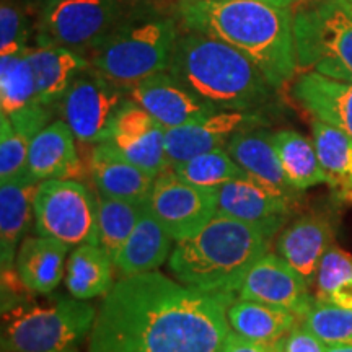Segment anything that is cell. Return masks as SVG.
I'll return each instance as SVG.
<instances>
[{
	"instance_id": "4dcf8cb0",
	"label": "cell",
	"mask_w": 352,
	"mask_h": 352,
	"mask_svg": "<svg viewBox=\"0 0 352 352\" xmlns=\"http://www.w3.org/2000/svg\"><path fill=\"white\" fill-rule=\"evenodd\" d=\"M38 103L36 82L26 51L0 56V113L12 118Z\"/></svg>"
},
{
	"instance_id": "7a4b0ae2",
	"label": "cell",
	"mask_w": 352,
	"mask_h": 352,
	"mask_svg": "<svg viewBox=\"0 0 352 352\" xmlns=\"http://www.w3.org/2000/svg\"><path fill=\"white\" fill-rule=\"evenodd\" d=\"M176 13L189 32L217 38L243 52L276 90L296 76L298 63L289 7L259 0H176Z\"/></svg>"
},
{
	"instance_id": "7bdbcfd3",
	"label": "cell",
	"mask_w": 352,
	"mask_h": 352,
	"mask_svg": "<svg viewBox=\"0 0 352 352\" xmlns=\"http://www.w3.org/2000/svg\"><path fill=\"white\" fill-rule=\"evenodd\" d=\"M72 352H80V349H77V351H72Z\"/></svg>"
},
{
	"instance_id": "74e56055",
	"label": "cell",
	"mask_w": 352,
	"mask_h": 352,
	"mask_svg": "<svg viewBox=\"0 0 352 352\" xmlns=\"http://www.w3.org/2000/svg\"><path fill=\"white\" fill-rule=\"evenodd\" d=\"M220 352H274L272 346L259 344V342L250 341L246 338L240 336L235 331H228L226 341H223Z\"/></svg>"
},
{
	"instance_id": "5bb4252c",
	"label": "cell",
	"mask_w": 352,
	"mask_h": 352,
	"mask_svg": "<svg viewBox=\"0 0 352 352\" xmlns=\"http://www.w3.org/2000/svg\"><path fill=\"white\" fill-rule=\"evenodd\" d=\"M165 131L151 113L129 98L114 118L108 142L127 160L157 178L171 168L165 151Z\"/></svg>"
},
{
	"instance_id": "603a6c76",
	"label": "cell",
	"mask_w": 352,
	"mask_h": 352,
	"mask_svg": "<svg viewBox=\"0 0 352 352\" xmlns=\"http://www.w3.org/2000/svg\"><path fill=\"white\" fill-rule=\"evenodd\" d=\"M69 246L50 236H25L15 259V272L26 290L50 296L65 277Z\"/></svg>"
},
{
	"instance_id": "f546056e",
	"label": "cell",
	"mask_w": 352,
	"mask_h": 352,
	"mask_svg": "<svg viewBox=\"0 0 352 352\" xmlns=\"http://www.w3.org/2000/svg\"><path fill=\"white\" fill-rule=\"evenodd\" d=\"M147 209L144 202H134L98 195V210L94 239L90 243L98 245L114 258L121 245L127 240L135 223Z\"/></svg>"
},
{
	"instance_id": "e0dca14e",
	"label": "cell",
	"mask_w": 352,
	"mask_h": 352,
	"mask_svg": "<svg viewBox=\"0 0 352 352\" xmlns=\"http://www.w3.org/2000/svg\"><path fill=\"white\" fill-rule=\"evenodd\" d=\"M96 195L147 204L155 176L116 151L108 140L94 144L87 162Z\"/></svg>"
},
{
	"instance_id": "7c38bea8",
	"label": "cell",
	"mask_w": 352,
	"mask_h": 352,
	"mask_svg": "<svg viewBox=\"0 0 352 352\" xmlns=\"http://www.w3.org/2000/svg\"><path fill=\"white\" fill-rule=\"evenodd\" d=\"M310 287L311 285L279 254L267 252L246 272L233 300L243 298L280 307L296 314L300 320L315 298L310 294Z\"/></svg>"
},
{
	"instance_id": "836d02e7",
	"label": "cell",
	"mask_w": 352,
	"mask_h": 352,
	"mask_svg": "<svg viewBox=\"0 0 352 352\" xmlns=\"http://www.w3.org/2000/svg\"><path fill=\"white\" fill-rule=\"evenodd\" d=\"M300 321L328 347L352 346V310L314 298Z\"/></svg>"
},
{
	"instance_id": "ac0fdd59",
	"label": "cell",
	"mask_w": 352,
	"mask_h": 352,
	"mask_svg": "<svg viewBox=\"0 0 352 352\" xmlns=\"http://www.w3.org/2000/svg\"><path fill=\"white\" fill-rule=\"evenodd\" d=\"M76 140L65 121H52L32 139L25 176L38 183L46 179L80 178L83 164Z\"/></svg>"
},
{
	"instance_id": "30bf717a",
	"label": "cell",
	"mask_w": 352,
	"mask_h": 352,
	"mask_svg": "<svg viewBox=\"0 0 352 352\" xmlns=\"http://www.w3.org/2000/svg\"><path fill=\"white\" fill-rule=\"evenodd\" d=\"M129 98V88L90 65L74 80L56 107V113L78 142L94 145L108 140L114 118Z\"/></svg>"
},
{
	"instance_id": "484cf974",
	"label": "cell",
	"mask_w": 352,
	"mask_h": 352,
	"mask_svg": "<svg viewBox=\"0 0 352 352\" xmlns=\"http://www.w3.org/2000/svg\"><path fill=\"white\" fill-rule=\"evenodd\" d=\"M113 258L95 243L74 246L65 264V287L78 300L104 297L114 283Z\"/></svg>"
},
{
	"instance_id": "ba28073f",
	"label": "cell",
	"mask_w": 352,
	"mask_h": 352,
	"mask_svg": "<svg viewBox=\"0 0 352 352\" xmlns=\"http://www.w3.org/2000/svg\"><path fill=\"white\" fill-rule=\"evenodd\" d=\"M140 0H56L44 3L36 46H60L87 56L126 19Z\"/></svg>"
},
{
	"instance_id": "d6986e66",
	"label": "cell",
	"mask_w": 352,
	"mask_h": 352,
	"mask_svg": "<svg viewBox=\"0 0 352 352\" xmlns=\"http://www.w3.org/2000/svg\"><path fill=\"white\" fill-rule=\"evenodd\" d=\"M292 96L314 120L352 138V82L336 80L310 70L296 78Z\"/></svg>"
},
{
	"instance_id": "cb8c5ba5",
	"label": "cell",
	"mask_w": 352,
	"mask_h": 352,
	"mask_svg": "<svg viewBox=\"0 0 352 352\" xmlns=\"http://www.w3.org/2000/svg\"><path fill=\"white\" fill-rule=\"evenodd\" d=\"M26 57L36 82L38 101L54 109L67 94L74 80L87 67H90L85 56L60 46L34 44L26 50Z\"/></svg>"
},
{
	"instance_id": "8fae6325",
	"label": "cell",
	"mask_w": 352,
	"mask_h": 352,
	"mask_svg": "<svg viewBox=\"0 0 352 352\" xmlns=\"http://www.w3.org/2000/svg\"><path fill=\"white\" fill-rule=\"evenodd\" d=\"M147 208L171 239H189L217 215V191L184 182L173 170L157 176Z\"/></svg>"
},
{
	"instance_id": "ab89813d",
	"label": "cell",
	"mask_w": 352,
	"mask_h": 352,
	"mask_svg": "<svg viewBox=\"0 0 352 352\" xmlns=\"http://www.w3.org/2000/svg\"><path fill=\"white\" fill-rule=\"evenodd\" d=\"M327 352H352V346H333Z\"/></svg>"
},
{
	"instance_id": "f1b7e54d",
	"label": "cell",
	"mask_w": 352,
	"mask_h": 352,
	"mask_svg": "<svg viewBox=\"0 0 352 352\" xmlns=\"http://www.w3.org/2000/svg\"><path fill=\"white\" fill-rule=\"evenodd\" d=\"M272 142L294 189L300 192L316 184L328 183L314 139L310 140L297 131L283 129L272 132Z\"/></svg>"
},
{
	"instance_id": "ffe728a7",
	"label": "cell",
	"mask_w": 352,
	"mask_h": 352,
	"mask_svg": "<svg viewBox=\"0 0 352 352\" xmlns=\"http://www.w3.org/2000/svg\"><path fill=\"white\" fill-rule=\"evenodd\" d=\"M331 245V223L321 215H303L277 233L274 248L276 254L311 285L321 259Z\"/></svg>"
},
{
	"instance_id": "2e32d148",
	"label": "cell",
	"mask_w": 352,
	"mask_h": 352,
	"mask_svg": "<svg viewBox=\"0 0 352 352\" xmlns=\"http://www.w3.org/2000/svg\"><path fill=\"white\" fill-rule=\"evenodd\" d=\"M129 96L151 113L165 129L189 124L219 111L171 76L168 70L153 74L132 85Z\"/></svg>"
},
{
	"instance_id": "f35d334b",
	"label": "cell",
	"mask_w": 352,
	"mask_h": 352,
	"mask_svg": "<svg viewBox=\"0 0 352 352\" xmlns=\"http://www.w3.org/2000/svg\"><path fill=\"white\" fill-rule=\"evenodd\" d=\"M259 2H266V3H271V6H277V7H290L292 3H296L297 0H259Z\"/></svg>"
},
{
	"instance_id": "d6a6232c",
	"label": "cell",
	"mask_w": 352,
	"mask_h": 352,
	"mask_svg": "<svg viewBox=\"0 0 352 352\" xmlns=\"http://www.w3.org/2000/svg\"><path fill=\"white\" fill-rule=\"evenodd\" d=\"M171 170L184 182L199 188L215 189V191L222 184L246 176L245 171L227 152V148L201 153L182 164L173 165Z\"/></svg>"
},
{
	"instance_id": "e575fe53",
	"label": "cell",
	"mask_w": 352,
	"mask_h": 352,
	"mask_svg": "<svg viewBox=\"0 0 352 352\" xmlns=\"http://www.w3.org/2000/svg\"><path fill=\"white\" fill-rule=\"evenodd\" d=\"M32 139L20 134L10 118L0 113V183L20 178L26 171Z\"/></svg>"
},
{
	"instance_id": "7402d4cb",
	"label": "cell",
	"mask_w": 352,
	"mask_h": 352,
	"mask_svg": "<svg viewBox=\"0 0 352 352\" xmlns=\"http://www.w3.org/2000/svg\"><path fill=\"white\" fill-rule=\"evenodd\" d=\"M0 184V259L2 276L7 277L15 271L20 243L34 220L33 204L39 183L23 175Z\"/></svg>"
},
{
	"instance_id": "44dd1931",
	"label": "cell",
	"mask_w": 352,
	"mask_h": 352,
	"mask_svg": "<svg viewBox=\"0 0 352 352\" xmlns=\"http://www.w3.org/2000/svg\"><path fill=\"white\" fill-rule=\"evenodd\" d=\"M226 148L246 175L289 197L290 201H296L298 191L292 188L285 176L272 142V132L261 127L240 131L228 140Z\"/></svg>"
},
{
	"instance_id": "d590c367",
	"label": "cell",
	"mask_w": 352,
	"mask_h": 352,
	"mask_svg": "<svg viewBox=\"0 0 352 352\" xmlns=\"http://www.w3.org/2000/svg\"><path fill=\"white\" fill-rule=\"evenodd\" d=\"M30 26L26 13L10 0L0 6V56L25 52L30 47Z\"/></svg>"
},
{
	"instance_id": "83f0119b",
	"label": "cell",
	"mask_w": 352,
	"mask_h": 352,
	"mask_svg": "<svg viewBox=\"0 0 352 352\" xmlns=\"http://www.w3.org/2000/svg\"><path fill=\"white\" fill-rule=\"evenodd\" d=\"M311 139L328 176L327 184L338 199L352 202V138L336 127L314 120Z\"/></svg>"
},
{
	"instance_id": "1f68e13d",
	"label": "cell",
	"mask_w": 352,
	"mask_h": 352,
	"mask_svg": "<svg viewBox=\"0 0 352 352\" xmlns=\"http://www.w3.org/2000/svg\"><path fill=\"white\" fill-rule=\"evenodd\" d=\"M315 298L352 310V256L331 245L315 276Z\"/></svg>"
},
{
	"instance_id": "6da1fadb",
	"label": "cell",
	"mask_w": 352,
	"mask_h": 352,
	"mask_svg": "<svg viewBox=\"0 0 352 352\" xmlns=\"http://www.w3.org/2000/svg\"><path fill=\"white\" fill-rule=\"evenodd\" d=\"M227 308L158 271L121 277L96 308L87 352H220Z\"/></svg>"
},
{
	"instance_id": "8d00e7d4",
	"label": "cell",
	"mask_w": 352,
	"mask_h": 352,
	"mask_svg": "<svg viewBox=\"0 0 352 352\" xmlns=\"http://www.w3.org/2000/svg\"><path fill=\"white\" fill-rule=\"evenodd\" d=\"M274 352H327L328 346L320 341L314 333L308 329L302 321L290 331L280 338L276 344H272Z\"/></svg>"
},
{
	"instance_id": "b9f144b4",
	"label": "cell",
	"mask_w": 352,
	"mask_h": 352,
	"mask_svg": "<svg viewBox=\"0 0 352 352\" xmlns=\"http://www.w3.org/2000/svg\"><path fill=\"white\" fill-rule=\"evenodd\" d=\"M44 2H46V3H47V2H56V0H44Z\"/></svg>"
},
{
	"instance_id": "52a82bcc",
	"label": "cell",
	"mask_w": 352,
	"mask_h": 352,
	"mask_svg": "<svg viewBox=\"0 0 352 352\" xmlns=\"http://www.w3.org/2000/svg\"><path fill=\"white\" fill-rule=\"evenodd\" d=\"M298 67L352 82V15L336 0H323L294 15Z\"/></svg>"
},
{
	"instance_id": "8992f818",
	"label": "cell",
	"mask_w": 352,
	"mask_h": 352,
	"mask_svg": "<svg viewBox=\"0 0 352 352\" xmlns=\"http://www.w3.org/2000/svg\"><path fill=\"white\" fill-rule=\"evenodd\" d=\"M96 307L76 297L15 305L2 314V352H72L90 336Z\"/></svg>"
},
{
	"instance_id": "9a60e30c",
	"label": "cell",
	"mask_w": 352,
	"mask_h": 352,
	"mask_svg": "<svg viewBox=\"0 0 352 352\" xmlns=\"http://www.w3.org/2000/svg\"><path fill=\"white\" fill-rule=\"evenodd\" d=\"M266 122L261 111H217L199 121L166 129V157L173 166L201 153L226 148L236 132L263 127Z\"/></svg>"
},
{
	"instance_id": "9c48e42d",
	"label": "cell",
	"mask_w": 352,
	"mask_h": 352,
	"mask_svg": "<svg viewBox=\"0 0 352 352\" xmlns=\"http://www.w3.org/2000/svg\"><path fill=\"white\" fill-rule=\"evenodd\" d=\"M98 195L80 179H46L34 196V232L74 248L94 239Z\"/></svg>"
},
{
	"instance_id": "60d3db41",
	"label": "cell",
	"mask_w": 352,
	"mask_h": 352,
	"mask_svg": "<svg viewBox=\"0 0 352 352\" xmlns=\"http://www.w3.org/2000/svg\"><path fill=\"white\" fill-rule=\"evenodd\" d=\"M336 2L352 15V0H336Z\"/></svg>"
},
{
	"instance_id": "4fadbf2b",
	"label": "cell",
	"mask_w": 352,
	"mask_h": 352,
	"mask_svg": "<svg viewBox=\"0 0 352 352\" xmlns=\"http://www.w3.org/2000/svg\"><path fill=\"white\" fill-rule=\"evenodd\" d=\"M292 206L289 197L248 175L217 189V214L259 228L271 239L284 228Z\"/></svg>"
},
{
	"instance_id": "5b68a950",
	"label": "cell",
	"mask_w": 352,
	"mask_h": 352,
	"mask_svg": "<svg viewBox=\"0 0 352 352\" xmlns=\"http://www.w3.org/2000/svg\"><path fill=\"white\" fill-rule=\"evenodd\" d=\"M178 36L173 15L140 0L85 57L104 77L131 88L153 74L168 70Z\"/></svg>"
},
{
	"instance_id": "3957f363",
	"label": "cell",
	"mask_w": 352,
	"mask_h": 352,
	"mask_svg": "<svg viewBox=\"0 0 352 352\" xmlns=\"http://www.w3.org/2000/svg\"><path fill=\"white\" fill-rule=\"evenodd\" d=\"M168 72L219 111H261L276 90L243 52L189 30L176 39Z\"/></svg>"
},
{
	"instance_id": "277c9868",
	"label": "cell",
	"mask_w": 352,
	"mask_h": 352,
	"mask_svg": "<svg viewBox=\"0 0 352 352\" xmlns=\"http://www.w3.org/2000/svg\"><path fill=\"white\" fill-rule=\"evenodd\" d=\"M271 236L217 214L189 239L176 241L168 270L178 283L230 303L246 272L270 252Z\"/></svg>"
},
{
	"instance_id": "4316f807",
	"label": "cell",
	"mask_w": 352,
	"mask_h": 352,
	"mask_svg": "<svg viewBox=\"0 0 352 352\" xmlns=\"http://www.w3.org/2000/svg\"><path fill=\"white\" fill-rule=\"evenodd\" d=\"M228 324L246 340L272 346L298 323V316L285 308L235 298L227 308Z\"/></svg>"
},
{
	"instance_id": "d4e9b609",
	"label": "cell",
	"mask_w": 352,
	"mask_h": 352,
	"mask_svg": "<svg viewBox=\"0 0 352 352\" xmlns=\"http://www.w3.org/2000/svg\"><path fill=\"white\" fill-rule=\"evenodd\" d=\"M173 241L170 233L147 208L135 223L134 230L114 254V267L121 277L157 271L168 263L173 252Z\"/></svg>"
}]
</instances>
